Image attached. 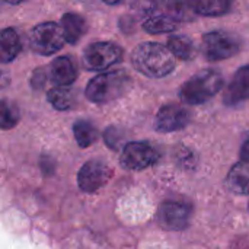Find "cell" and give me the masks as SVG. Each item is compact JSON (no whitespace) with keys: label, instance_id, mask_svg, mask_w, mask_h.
<instances>
[{"label":"cell","instance_id":"obj_1","mask_svg":"<svg viewBox=\"0 0 249 249\" xmlns=\"http://www.w3.org/2000/svg\"><path fill=\"white\" fill-rule=\"evenodd\" d=\"M131 63L134 69L150 77L160 79L174 71L177 61L168 47L158 42H142L131 53Z\"/></svg>","mask_w":249,"mask_h":249},{"label":"cell","instance_id":"obj_2","mask_svg":"<svg viewBox=\"0 0 249 249\" xmlns=\"http://www.w3.org/2000/svg\"><path fill=\"white\" fill-rule=\"evenodd\" d=\"M223 76L214 69H204L190 77L179 89V99L187 105H201L223 88Z\"/></svg>","mask_w":249,"mask_h":249},{"label":"cell","instance_id":"obj_3","mask_svg":"<svg viewBox=\"0 0 249 249\" xmlns=\"http://www.w3.org/2000/svg\"><path fill=\"white\" fill-rule=\"evenodd\" d=\"M131 86L130 76L123 70L95 76L86 86V98L95 104H108L121 98Z\"/></svg>","mask_w":249,"mask_h":249},{"label":"cell","instance_id":"obj_4","mask_svg":"<svg viewBox=\"0 0 249 249\" xmlns=\"http://www.w3.org/2000/svg\"><path fill=\"white\" fill-rule=\"evenodd\" d=\"M241 51V41L231 32L213 31L201 39V54L209 61H222Z\"/></svg>","mask_w":249,"mask_h":249},{"label":"cell","instance_id":"obj_5","mask_svg":"<svg viewBox=\"0 0 249 249\" xmlns=\"http://www.w3.org/2000/svg\"><path fill=\"white\" fill-rule=\"evenodd\" d=\"M123 58V50L120 45L114 42H93L90 44L82 55V64L86 70L89 71H102Z\"/></svg>","mask_w":249,"mask_h":249},{"label":"cell","instance_id":"obj_6","mask_svg":"<svg viewBox=\"0 0 249 249\" xmlns=\"http://www.w3.org/2000/svg\"><path fill=\"white\" fill-rule=\"evenodd\" d=\"M66 42L60 23L42 22L36 25L29 34L31 48L41 55H51L63 48Z\"/></svg>","mask_w":249,"mask_h":249},{"label":"cell","instance_id":"obj_7","mask_svg":"<svg viewBox=\"0 0 249 249\" xmlns=\"http://www.w3.org/2000/svg\"><path fill=\"white\" fill-rule=\"evenodd\" d=\"M193 216V206L179 200L165 201L158 210V223L165 231H184L190 226Z\"/></svg>","mask_w":249,"mask_h":249},{"label":"cell","instance_id":"obj_8","mask_svg":"<svg viewBox=\"0 0 249 249\" xmlns=\"http://www.w3.org/2000/svg\"><path fill=\"white\" fill-rule=\"evenodd\" d=\"M159 160V152L146 142L127 143L121 153V166L127 171H143Z\"/></svg>","mask_w":249,"mask_h":249},{"label":"cell","instance_id":"obj_9","mask_svg":"<svg viewBox=\"0 0 249 249\" xmlns=\"http://www.w3.org/2000/svg\"><path fill=\"white\" fill-rule=\"evenodd\" d=\"M112 177V171L108 163L99 159H93L86 162L79 174H77V185L83 193L92 194L102 188L109 178Z\"/></svg>","mask_w":249,"mask_h":249},{"label":"cell","instance_id":"obj_10","mask_svg":"<svg viewBox=\"0 0 249 249\" xmlns=\"http://www.w3.org/2000/svg\"><path fill=\"white\" fill-rule=\"evenodd\" d=\"M190 111L177 104L163 105L155 118V128L159 133H174L182 130L190 123Z\"/></svg>","mask_w":249,"mask_h":249},{"label":"cell","instance_id":"obj_11","mask_svg":"<svg viewBox=\"0 0 249 249\" xmlns=\"http://www.w3.org/2000/svg\"><path fill=\"white\" fill-rule=\"evenodd\" d=\"M249 99V66L236 70L223 93V102L229 107Z\"/></svg>","mask_w":249,"mask_h":249},{"label":"cell","instance_id":"obj_12","mask_svg":"<svg viewBox=\"0 0 249 249\" xmlns=\"http://www.w3.org/2000/svg\"><path fill=\"white\" fill-rule=\"evenodd\" d=\"M48 77L58 86H69L77 77V67L70 57H58L50 64Z\"/></svg>","mask_w":249,"mask_h":249},{"label":"cell","instance_id":"obj_13","mask_svg":"<svg viewBox=\"0 0 249 249\" xmlns=\"http://www.w3.org/2000/svg\"><path fill=\"white\" fill-rule=\"evenodd\" d=\"M22 50L18 32L12 28L0 31V63H12Z\"/></svg>","mask_w":249,"mask_h":249},{"label":"cell","instance_id":"obj_14","mask_svg":"<svg viewBox=\"0 0 249 249\" xmlns=\"http://www.w3.org/2000/svg\"><path fill=\"white\" fill-rule=\"evenodd\" d=\"M226 187L236 196H249V163H236L226 178Z\"/></svg>","mask_w":249,"mask_h":249},{"label":"cell","instance_id":"obj_15","mask_svg":"<svg viewBox=\"0 0 249 249\" xmlns=\"http://www.w3.org/2000/svg\"><path fill=\"white\" fill-rule=\"evenodd\" d=\"M60 26L63 29L66 42H70V44H77L79 39L86 32V22L77 13H70L69 12V13L63 15Z\"/></svg>","mask_w":249,"mask_h":249},{"label":"cell","instance_id":"obj_16","mask_svg":"<svg viewBox=\"0 0 249 249\" xmlns=\"http://www.w3.org/2000/svg\"><path fill=\"white\" fill-rule=\"evenodd\" d=\"M191 12L201 16H222L229 12L232 0H187Z\"/></svg>","mask_w":249,"mask_h":249},{"label":"cell","instance_id":"obj_17","mask_svg":"<svg viewBox=\"0 0 249 249\" xmlns=\"http://www.w3.org/2000/svg\"><path fill=\"white\" fill-rule=\"evenodd\" d=\"M166 47H168V50L172 53V55L175 58H179L182 61H190L197 54V48H196L194 42L185 35H172V36H169L168 42H166Z\"/></svg>","mask_w":249,"mask_h":249},{"label":"cell","instance_id":"obj_18","mask_svg":"<svg viewBox=\"0 0 249 249\" xmlns=\"http://www.w3.org/2000/svg\"><path fill=\"white\" fill-rule=\"evenodd\" d=\"M177 28L178 22L163 13L152 15L143 23V29L149 34H171L177 31Z\"/></svg>","mask_w":249,"mask_h":249},{"label":"cell","instance_id":"obj_19","mask_svg":"<svg viewBox=\"0 0 249 249\" xmlns=\"http://www.w3.org/2000/svg\"><path fill=\"white\" fill-rule=\"evenodd\" d=\"M156 7L162 10L163 15H168L174 20H188L190 16V7L187 4V0H158Z\"/></svg>","mask_w":249,"mask_h":249},{"label":"cell","instance_id":"obj_20","mask_svg":"<svg viewBox=\"0 0 249 249\" xmlns=\"http://www.w3.org/2000/svg\"><path fill=\"white\" fill-rule=\"evenodd\" d=\"M73 134L77 142V144L83 149L92 146L98 140V130L95 125L86 120H79L73 125Z\"/></svg>","mask_w":249,"mask_h":249},{"label":"cell","instance_id":"obj_21","mask_svg":"<svg viewBox=\"0 0 249 249\" xmlns=\"http://www.w3.org/2000/svg\"><path fill=\"white\" fill-rule=\"evenodd\" d=\"M47 99H48V102L55 109H58V111H67V109H70L73 107L74 95L66 86H58V88H53V89L48 90Z\"/></svg>","mask_w":249,"mask_h":249},{"label":"cell","instance_id":"obj_22","mask_svg":"<svg viewBox=\"0 0 249 249\" xmlns=\"http://www.w3.org/2000/svg\"><path fill=\"white\" fill-rule=\"evenodd\" d=\"M20 120L19 108L10 101H0V128L12 130Z\"/></svg>","mask_w":249,"mask_h":249},{"label":"cell","instance_id":"obj_23","mask_svg":"<svg viewBox=\"0 0 249 249\" xmlns=\"http://www.w3.org/2000/svg\"><path fill=\"white\" fill-rule=\"evenodd\" d=\"M104 139H105L107 144H108L111 149L115 150V149L120 147V143H121V140H123V134L120 133L118 128L109 127V128H107V131L104 133Z\"/></svg>","mask_w":249,"mask_h":249},{"label":"cell","instance_id":"obj_24","mask_svg":"<svg viewBox=\"0 0 249 249\" xmlns=\"http://www.w3.org/2000/svg\"><path fill=\"white\" fill-rule=\"evenodd\" d=\"M47 77H48V71H45L44 69H36L32 73V77H31L32 88L36 89V90H41L47 83Z\"/></svg>","mask_w":249,"mask_h":249},{"label":"cell","instance_id":"obj_25","mask_svg":"<svg viewBox=\"0 0 249 249\" xmlns=\"http://www.w3.org/2000/svg\"><path fill=\"white\" fill-rule=\"evenodd\" d=\"M241 160L249 163V133L247 134V137L241 146Z\"/></svg>","mask_w":249,"mask_h":249},{"label":"cell","instance_id":"obj_26","mask_svg":"<svg viewBox=\"0 0 249 249\" xmlns=\"http://www.w3.org/2000/svg\"><path fill=\"white\" fill-rule=\"evenodd\" d=\"M7 85H9V76L3 70H0V89H4Z\"/></svg>","mask_w":249,"mask_h":249},{"label":"cell","instance_id":"obj_27","mask_svg":"<svg viewBox=\"0 0 249 249\" xmlns=\"http://www.w3.org/2000/svg\"><path fill=\"white\" fill-rule=\"evenodd\" d=\"M23 0H0V7H3V6H7V4H19V3H22Z\"/></svg>","mask_w":249,"mask_h":249},{"label":"cell","instance_id":"obj_28","mask_svg":"<svg viewBox=\"0 0 249 249\" xmlns=\"http://www.w3.org/2000/svg\"><path fill=\"white\" fill-rule=\"evenodd\" d=\"M102 1H105L107 4H118V3H121L124 0H102Z\"/></svg>","mask_w":249,"mask_h":249},{"label":"cell","instance_id":"obj_29","mask_svg":"<svg viewBox=\"0 0 249 249\" xmlns=\"http://www.w3.org/2000/svg\"><path fill=\"white\" fill-rule=\"evenodd\" d=\"M248 210H249V206H248Z\"/></svg>","mask_w":249,"mask_h":249}]
</instances>
